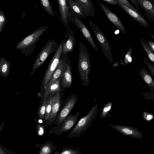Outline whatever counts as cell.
Segmentation results:
<instances>
[{"label": "cell", "instance_id": "obj_1", "mask_svg": "<svg viewBox=\"0 0 154 154\" xmlns=\"http://www.w3.org/2000/svg\"><path fill=\"white\" fill-rule=\"evenodd\" d=\"M49 27L47 26L40 27L32 33L19 41L16 46V49L20 50L26 57L30 56L34 50L35 45L40 37Z\"/></svg>", "mask_w": 154, "mask_h": 154}, {"label": "cell", "instance_id": "obj_2", "mask_svg": "<svg viewBox=\"0 0 154 154\" xmlns=\"http://www.w3.org/2000/svg\"><path fill=\"white\" fill-rule=\"evenodd\" d=\"M79 48L78 71L82 85L87 87L89 83V74L91 67L90 57L85 46L81 42H79Z\"/></svg>", "mask_w": 154, "mask_h": 154}, {"label": "cell", "instance_id": "obj_3", "mask_svg": "<svg viewBox=\"0 0 154 154\" xmlns=\"http://www.w3.org/2000/svg\"><path fill=\"white\" fill-rule=\"evenodd\" d=\"M98 106V103L94 105L87 114L79 120L67 138L79 137L88 130L97 115Z\"/></svg>", "mask_w": 154, "mask_h": 154}, {"label": "cell", "instance_id": "obj_4", "mask_svg": "<svg viewBox=\"0 0 154 154\" xmlns=\"http://www.w3.org/2000/svg\"><path fill=\"white\" fill-rule=\"evenodd\" d=\"M59 46L54 39H50L47 42L35 61L30 76L32 75L35 70L43 64L51 54L56 51Z\"/></svg>", "mask_w": 154, "mask_h": 154}, {"label": "cell", "instance_id": "obj_5", "mask_svg": "<svg viewBox=\"0 0 154 154\" xmlns=\"http://www.w3.org/2000/svg\"><path fill=\"white\" fill-rule=\"evenodd\" d=\"M88 23L99 42L104 55L109 62L113 63L111 49L105 35L99 27L93 22L89 20Z\"/></svg>", "mask_w": 154, "mask_h": 154}, {"label": "cell", "instance_id": "obj_6", "mask_svg": "<svg viewBox=\"0 0 154 154\" xmlns=\"http://www.w3.org/2000/svg\"><path fill=\"white\" fill-rule=\"evenodd\" d=\"M63 42V41L61 42L50 61L43 78V88L48 84L59 63Z\"/></svg>", "mask_w": 154, "mask_h": 154}, {"label": "cell", "instance_id": "obj_7", "mask_svg": "<svg viewBox=\"0 0 154 154\" xmlns=\"http://www.w3.org/2000/svg\"><path fill=\"white\" fill-rule=\"evenodd\" d=\"M78 100L76 94L68 97L60 112L57 116V122L58 125L61 124L72 111Z\"/></svg>", "mask_w": 154, "mask_h": 154}, {"label": "cell", "instance_id": "obj_8", "mask_svg": "<svg viewBox=\"0 0 154 154\" xmlns=\"http://www.w3.org/2000/svg\"><path fill=\"white\" fill-rule=\"evenodd\" d=\"M109 126L124 135L137 139H142V133L137 128L131 126L109 124Z\"/></svg>", "mask_w": 154, "mask_h": 154}, {"label": "cell", "instance_id": "obj_9", "mask_svg": "<svg viewBox=\"0 0 154 154\" xmlns=\"http://www.w3.org/2000/svg\"><path fill=\"white\" fill-rule=\"evenodd\" d=\"M57 1L61 20L64 25L66 27L73 17L69 0H57Z\"/></svg>", "mask_w": 154, "mask_h": 154}, {"label": "cell", "instance_id": "obj_10", "mask_svg": "<svg viewBox=\"0 0 154 154\" xmlns=\"http://www.w3.org/2000/svg\"><path fill=\"white\" fill-rule=\"evenodd\" d=\"M80 113L78 111L74 114H69L60 124L58 125L57 134L60 135L72 129L77 122Z\"/></svg>", "mask_w": 154, "mask_h": 154}, {"label": "cell", "instance_id": "obj_11", "mask_svg": "<svg viewBox=\"0 0 154 154\" xmlns=\"http://www.w3.org/2000/svg\"><path fill=\"white\" fill-rule=\"evenodd\" d=\"M98 3L104 11L108 19L121 32L126 33V31L120 19L106 6L98 0Z\"/></svg>", "mask_w": 154, "mask_h": 154}, {"label": "cell", "instance_id": "obj_12", "mask_svg": "<svg viewBox=\"0 0 154 154\" xmlns=\"http://www.w3.org/2000/svg\"><path fill=\"white\" fill-rule=\"evenodd\" d=\"M71 21L79 29L94 49L97 52L98 51V49L90 33L81 19L78 17H73Z\"/></svg>", "mask_w": 154, "mask_h": 154}, {"label": "cell", "instance_id": "obj_13", "mask_svg": "<svg viewBox=\"0 0 154 154\" xmlns=\"http://www.w3.org/2000/svg\"><path fill=\"white\" fill-rule=\"evenodd\" d=\"M64 62L60 60L59 63L54 73L51 77L47 85L44 87V92L43 94V100L45 99L48 90L51 84L54 83L59 77L62 76L64 71L66 68Z\"/></svg>", "mask_w": 154, "mask_h": 154}, {"label": "cell", "instance_id": "obj_14", "mask_svg": "<svg viewBox=\"0 0 154 154\" xmlns=\"http://www.w3.org/2000/svg\"><path fill=\"white\" fill-rule=\"evenodd\" d=\"M117 1L118 5L136 22L143 26H149L148 23L146 20L138 11L126 6L118 0H117Z\"/></svg>", "mask_w": 154, "mask_h": 154}, {"label": "cell", "instance_id": "obj_15", "mask_svg": "<svg viewBox=\"0 0 154 154\" xmlns=\"http://www.w3.org/2000/svg\"><path fill=\"white\" fill-rule=\"evenodd\" d=\"M62 92H58L54 95L53 98L51 112L48 121L52 123L57 117V114L60 108L62 103Z\"/></svg>", "mask_w": 154, "mask_h": 154}, {"label": "cell", "instance_id": "obj_16", "mask_svg": "<svg viewBox=\"0 0 154 154\" xmlns=\"http://www.w3.org/2000/svg\"><path fill=\"white\" fill-rule=\"evenodd\" d=\"M69 2L73 17L81 19L88 17L85 11L77 2L75 0H69Z\"/></svg>", "mask_w": 154, "mask_h": 154}, {"label": "cell", "instance_id": "obj_17", "mask_svg": "<svg viewBox=\"0 0 154 154\" xmlns=\"http://www.w3.org/2000/svg\"><path fill=\"white\" fill-rule=\"evenodd\" d=\"M79 3L84 9L89 17H94L95 10L91 0H75Z\"/></svg>", "mask_w": 154, "mask_h": 154}, {"label": "cell", "instance_id": "obj_18", "mask_svg": "<svg viewBox=\"0 0 154 154\" xmlns=\"http://www.w3.org/2000/svg\"><path fill=\"white\" fill-rule=\"evenodd\" d=\"M61 84L62 87L64 88H69L71 86L72 82V77L69 65L63 72L61 78Z\"/></svg>", "mask_w": 154, "mask_h": 154}, {"label": "cell", "instance_id": "obj_19", "mask_svg": "<svg viewBox=\"0 0 154 154\" xmlns=\"http://www.w3.org/2000/svg\"><path fill=\"white\" fill-rule=\"evenodd\" d=\"M145 12L150 17H154V4L149 0H137Z\"/></svg>", "mask_w": 154, "mask_h": 154}, {"label": "cell", "instance_id": "obj_20", "mask_svg": "<svg viewBox=\"0 0 154 154\" xmlns=\"http://www.w3.org/2000/svg\"><path fill=\"white\" fill-rule=\"evenodd\" d=\"M11 70L10 63L4 57L0 58V74L1 76L6 78L9 75Z\"/></svg>", "mask_w": 154, "mask_h": 154}, {"label": "cell", "instance_id": "obj_21", "mask_svg": "<svg viewBox=\"0 0 154 154\" xmlns=\"http://www.w3.org/2000/svg\"><path fill=\"white\" fill-rule=\"evenodd\" d=\"M139 73L143 80L154 93V81L152 77L143 67L140 70Z\"/></svg>", "mask_w": 154, "mask_h": 154}, {"label": "cell", "instance_id": "obj_22", "mask_svg": "<svg viewBox=\"0 0 154 154\" xmlns=\"http://www.w3.org/2000/svg\"><path fill=\"white\" fill-rule=\"evenodd\" d=\"M74 46L73 38L72 35H70L67 40L63 43L62 53L66 54L68 52H72L73 50Z\"/></svg>", "mask_w": 154, "mask_h": 154}, {"label": "cell", "instance_id": "obj_23", "mask_svg": "<svg viewBox=\"0 0 154 154\" xmlns=\"http://www.w3.org/2000/svg\"><path fill=\"white\" fill-rule=\"evenodd\" d=\"M55 146L51 142L48 141L43 144L40 147L39 153V154H51L55 149Z\"/></svg>", "mask_w": 154, "mask_h": 154}, {"label": "cell", "instance_id": "obj_24", "mask_svg": "<svg viewBox=\"0 0 154 154\" xmlns=\"http://www.w3.org/2000/svg\"><path fill=\"white\" fill-rule=\"evenodd\" d=\"M62 76L59 77L50 86L46 94L45 99L48 98L50 94H55L57 93L60 92V80L62 78Z\"/></svg>", "mask_w": 154, "mask_h": 154}, {"label": "cell", "instance_id": "obj_25", "mask_svg": "<svg viewBox=\"0 0 154 154\" xmlns=\"http://www.w3.org/2000/svg\"><path fill=\"white\" fill-rule=\"evenodd\" d=\"M55 94H50L47 98V101L46 106V109L45 116V121H48L50 116L52 103L53 98L54 95Z\"/></svg>", "mask_w": 154, "mask_h": 154}, {"label": "cell", "instance_id": "obj_26", "mask_svg": "<svg viewBox=\"0 0 154 154\" xmlns=\"http://www.w3.org/2000/svg\"><path fill=\"white\" fill-rule=\"evenodd\" d=\"M41 5L45 11L50 15L53 17L54 12L49 0H40Z\"/></svg>", "mask_w": 154, "mask_h": 154}, {"label": "cell", "instance_id": "obj_27", "mask_svg": "<svg viewBox=\"0 0 154 154\" xmlns=\"http://www.w3.org/2000/svg\"><path fill=\"white\" fill-rule=\"evenodd\" d=\"M55 154H81V152L79 150L69 147H63L60 152H56Z\"/></svg>", "mask_w": 154, "mask_h": 154}, {"label": "cell", "instance_id": "obj_28", "mask_svg": "<svg viewBox=\"0 0 154 154\" xmlns=\"http://www.w3.org/2000/svg\"><path fill=\"white\" fill-rule=\"evenodd\" d=\"M47 98L43 100L42 103L38 111V118L43 119H44L45 113Z\"/></svg>", "mask_w": 154, "mask_h": 154}, {"label": "cell", "instance_id": "obj_29", "mask_svg": "<svg viewBox=\"0 0 154 154\" xmlns=\"http://www.w3.org/2000/svg\"><path fill=\"white\" fill-rule=\"evenodd\" d=\"M112 103L110 101L106 103L103 108L100 114V118L103 119L107 117L112 106Z\"/></svg>", "mask_w": 154, "mask_h": 154}, {"label": "cell", "instance_id": "obj_30", "mask_svg": "<svg viewBox=\"0 0 154 154\" xmlns=\"http://www.w3.org/2000/svg\"><path fill=\"white\" fill-rule=\"evenodd\" d=\"M141 44L143 49L147 54L149 59L154 65V53L153 51L148 45L143 42L141 40Z\"/></svg>", "mask_w": 154, "mask_h": 154}, {"label": "cell", "instance_id": "obj_31", "mask_svg": "<svg viewBox=\"0 0 154 154\" xmlns=\"http://www.w3.org/2000/svg\"><path fill=\"white\" fill-rule=\"evenodd\" d=\"M6 22V18L4 13L3 11L0 10V33L3 30L5 23Z\"/></svg>", "mask_w": 154, "mask_h": 154}, {"label": "cell", "instance_id": "obj_32", "mask_svg": "<svg viewBox=\"0 0 154 154\" xmlns=\"http://www.w3.org/2000/svg\"><path fill=\"white\" fill-rule=\"evenodd\" d=\"M36 122L37 134L39 136H42L45 132V128L43 125L39 123L37 120H36Z\"/></svg>", "mask_w": 154, "mask_h": 154}, {"label": "cell", "instance_id": "obj_33", "mask_svg": "<svg viewBox=\"0 0 154 154\" xmlns=\"http://www.w3.org/2000/svg\"><path fill=\"white\" fill-rule=\"evenodd\" d=\"M132 49L130 47L129 48V50L125 55L124 63L125 65H126L128 63H130L132 61L131 54Z\"/></svg>", "mask_w": 154, "mask_h": 154}, {"label": "cell", "instance_id": "obj_34", "mask_svg": "<svg viewBox=\"0 0 154 154\" xmlns=\"http://www.w3.org/2000/svg\"><path fill=\"white\" fill-rule=\"evenodd\" d=\"M143 116L144 120L147 122L151 121L154 117V115L152 114L145 111L143 112Z\"/></svg>", "mask_w": 154, "mask_h": 154}, {"label": "cell", "instance_id": "obj_35", "mask_svg": "<svg viewBox=\"0 0 154 154\" xmlns=\"http://www.w3.org/2000/svg\"><path fill=\"white\" fill-rule=\"evenodd\" d=\"M144 60L149 70L154 77V66L149 62L145 57L144 58Z\"/></svg>", "mask_w": 154, "mask_h": 154}, {"label": "cell", "instance_id": "obj_36", "mask_svg": "<svg viewBox=\"0 0 154 154\" xmlns=\"http://www.w3.org/2000/svg\"><path fill=\"white\" fill-rule=\"evenodd\" d=\"M125 5L131 8V9L134 10L136 11H138L132 5L128 0H118Z\"/></svg>", "mask_w": 154, "mask_h": 154}, {"label": "cell", "instance_id": "obj_37", "mask_svg": "<svg viewBox=\"0 0 154 154\" xmlns=\"http://www.w3.org/2000/svg\"><path fill=\"white\" fill-rule=\"evenodd\" d=\"M102 1L111 5H118L117 0H102Z\"/></svg>", "mask_w": 154, "mask_h": 154}, {"label": "cell", "instance_id": "obj_38", "mask_svg": "<svg viewBox=\"0 0 154 154\" xmlns=\"http://www.w3.org/2000/svg\"><path fill=\"white\" fill-rule=\"evenodd\" d=\"M148 43L149 46V47L154 52V42L149 41L148 42Z\"/></svg>", "mask_w": 154, "mask_h": 154}, {"label": "cell", "instance_id": "obj_39", "mask_svg": "<svg viewBox=\"0 0 154 154\" xmlns=\"http://www.w3.org/2000/svg\"><path fill=\"white\" fill-rule=\"evenodd\" d=\"M5 119H4L3 122H2V123L0 125V132L1 131V130H2L3 126L4 124L5 123Z\"/></svg>", "mask_w": 154, "mask_h": 154}, {"label": "cell", "instance_id": "obj_40", "mask_svg": "<svg viewBox=\"0 0 154 154\" xmlns=\"http://www.w3.org/2000/svg\"><path fill=\"white\" fill-rule=\"evenodd\" d=\"M131 2L133 3V5H134L135 6L137 7V2L136 0H130Z\"/></svg>", "mask_w": 154, "mask_h": 154}, {"label": "cell", "instance_id": "obj_41", "mask_svg": "<svg viewBox=\"0 0 154 154\" xmlns=\"http://www.w3.org/2000/svg\"><path fill=\"white\" fill-rule=\"evenodd\" d=\"M149 35L151 36L152 37V38L154 40V35H153L152 34H150Z\"/></svg>", "mask_w": 154, "mask_h": 154}, {"label": "cell", "instance_id": "obj_42", "mask_svg": "<svg viewBox=\"0 0 154 154\" xmlns=\"http://www.w3.org/2000/svg\"><path fill=\"white\" fill-rule=\"evenodd\" d=\"M152 0V1L153 2H154V0Z\"/></svg>", "mask_w": 154, "mask_h": 154}]
</instances>
